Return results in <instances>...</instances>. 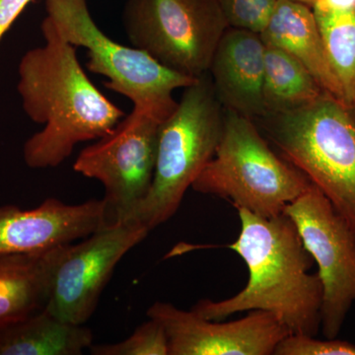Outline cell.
Wrapping results in <instances>:
<instances>
[{"instance_id":"cell-1","label":"cell","mask_w":355,"mask_h":355,"mask_svg":"<svg viewBox=\"0 0 355 355\" xmlns=\"http://www.w3.org/2000/svg\"><path fill=\"white\" fill-rule=\"evenodd\" d=\"M41 30L46 43L28 51L18 69L23 109L34 123L44 125L23 148L32 169L58 167L77 144L102 139L125 118L84 71L76 46L46 16Z\"/></svg>"},{"instance_id":"cell-4","label":"cell","mask_w":355,"mask_h":355,"mask_svg":"<svg viewBox=\"0 0 355 355\" xmlns=\"http://www.w3.org/2000/svg\"><path fill=\"white\" fill-rule=\"evenodd\" d=\"M311 184L302 172L275 153L254 121L224 109L216 154L191 188L270 218L284 214Z\"/></svg>"},{"instance_id":"cell-14","label":"cell","mask_w":355,"mask_h":355,"mask_svg":"<svg viewBox=\"0 0 355 355\" xmlns=\"http://www.w3.org/2000/svg\"><path fill=\"white\" fill-rule=\"evenodd\" d=\"M261 37L266 46L279 48L296 58L324 91L345 103L311 7L291 0H277Z\"/></svg>"},{"instance_id":"cell-9","label":"cell","mask_w":355,"mask_h":355,"mask_svg":"<svg viewBox=\"0 0 355 355\" xmlns=\"http://www.w3.org/2000/svg\"><path fill=\"white\" fill-rule=\"evenodd\" d=\"M161 123L132 109L108 135L77 156L74 171L104 186L107 225L132 221L150 190Z\"/></svg>"},{"instance_id":"cell-20","label":"cell","mask_w":355,"mask_h":355,"mask_svg":"<svg viewBox=\"0 0 355 355\" xmlns=\"http://www.w3.org/2000/svg\"><path fill=\"white\" fill-rule=\"evenodd\" d=\"M229 27L261 34L272 17L277 0H217Z\"/></svg>"},{"instance_id":"cell-21","label":"cell","mask_w":355,"mask_h":355,"mask_svg":"<svg viewBox=\"0 0 355 355\" xmlns=\"http://www.w3.org/2000/svg\"><path fill=\"white\" fill-rule=\"evenodd\" d=\"M275 355H355V345L336 338L291 334L277 345Z\"/></svg>"},{"instance_id":"cell-7","label":"cell","mask_w":355,"mask_h":355,"mask_svg":"<svg viewBox=\"0 0 355 355\" xmlns=\"http://www.w3.org/2000/svg\"><path fill=\"white\" fill-rule=\"evenodd\" d=\"M123 24L135 48L193 78L209 73L229 27L217 0H127Z\"/></svg>"},{"instance_id":"cell-11","label":"cell","mask_w":355,"mask_h":355,"mask_svg":"<svg viewBox=\"0 0 355 355\" xmlns=\"http://www.w3.org/2000/svg\"><path fill=\"white\" fill-rule=\"evenodd\" d=\"M146 315L165 331L169 355H272L291 335L275 315L261 310L249 311L236 321H211L157 301Z\"/></svg>"},{"instance_id":"cell-18","label":"cell","mask_w":355,"mask_h":355,"mask_svg":"<svg viewBox=\"0 0 355 355\" xmlns=\"http://www.w3.org/2000/svg\"><path fill=\"white\" fill-rule=\"evenodd\" d=\"M324 92L326 91L296 58L266 44L263 102L266 114L300 108Z\"/></svg>"},{"instance_id":"cell-15","label":"cell","mask_w":355,"mask_h":355,"mask_svg":"<svg viewBox=\"0 0 355 355\" xmlns=\"http://www.w3.org/2000/svg\"><path fill=\"white\" fill-rule=\"evenodd\" d=\"M92 345L90 329L64 321L46 308L0 326V355H80Z\"/></svg>"},{"instance_id":"cell-22","label":"cell","mask_w":355,"mask_h":355,"mask_svg":"<svg viewBox=\"0 0 355 355\" xmlns=\"http://www.w3.org/2000/svg\"><path fill=\"white\" fill-rule=\"evenodd\" d=\"M32 0H0V41Z\"/></svg>"},{"instance_id":"cell-23","label":"cell","mask_w":355,"mask_h":355,"mask_svg":"<svg viewBox=\"0 0 355 355\" xmlns=\"http://www.w3.org/2000/svg\"><path fill=\"white\" fill-rule=\"evenodd\" d=\"M291 1L298 2V3L304 4L312 8L313 6L318 1V0H291Z\"/></svg>"},{"instance_id":"cell-5","label":"cell","mask_w":355,"mask_h":355,"mask_svg":"<svg viewBox=\"0 0 355 355\" xmlns=\"http://www.w3.org/2000/svg\"><path fill=\"white\" fill-rule=\"evenodd\" d=\"M223 127L224 108L207 73L184 88L177 108L161 123L153 184L132 221L151 231L175 216L214 158Z\"/></svg>"},{"instance_id":"cell-10","label":"cell","mask_w":355,"mask_h":355,"mask_svg":"<svg viewBox=\"0 0 355 355\" xmlns=\"http://www.w3.org/2000/svg\"><path fill=\"white\" fill-rule=\"evenodd\" d=\"M284 214L318 266L323 289L322 333L336 338L355 303V231L313 183Z\"/></svg>"},{"instance_id":"cell-12","label":"cell","mask_w":355,"mask_h":355,"mask_svg":"<svg viewBox=\"0 0 355 355\" xmlns=\"http://www.w3.org/2000/svg\"><path fill=\"white\" fill-rule=\"evenodd\" d=\"M107 225L104 200L67 205L44 200L35 209L0 207V254H40L79 241Z\"/></svg>"},{"instance_id":"cell-16","label":"cell","mask_w":355,"mask_h":355,"mask_svg":"<svg viewBox=\"0 0 355 355\" xmlns=\"http://www.w3.org/2000/svg\"><path fill=\"white\" fill-rule=\"evenodd\" d=\"M48 252L0 254V326L46 307L50 282Z\"/></svg>"},{"instance_id":"cell-13","label":"cell","mask_w":355,"mask_h":355,"mask_svg":"<svg viewBox=\"0 0 355 355\" xmlns=\"http://www.w3.org/2000/svg\"><path fill=\"white\" fill-rule=\"evenodd\" d=\"M266 44L261 34L228 27L209 72L222 107L253 121L266 116L263 72Z\"/></svg>"},{"instance_id":"cell-8","label":"cell","mask_w":355,"mask_h":355,"mask_svg":"<svg viewBox=\"0 0 355 355\" xmlns=\"http://www.w3.org/2000/svg\"><path fill=\"white\" fill-rule=\"evenodd\" d=\"M150 231L137 221L110 224L80 242L48 252L46 309L64 321L84 324L94 314L114 268Z\"/></svg>"},{"instance_id":"cell-19","label":"cell","mask_w":355,"mask_h":355,"mask_svg":"<svg viewBox=\"0 0 355 355\" xmlns=\"http://www.w3.org/2000/svg\"><path fill=\"white\" fill-rule=\"evenodd\" d=\"M89 350L92 355H169V343L162 327L148 318L125 340L104 345L93 343Z\"/></svg>"},{"instance_id":"cell-2","label":"cell","mask_w":355,"mask_h":355,"mask_svg":"<svg viewBox=\"0 0 355 355\" xmlns=\"http://www.w3.org/2000/svg\"><path fill=\"white\" fill-rule=\"evenodd\" d=\"M241 230L228 248L241 257L249 270L247 286L221 301L202 299L193 312L211 321L236 313H272L291 334L316 336L321 329L323 289L297 229L286 214L261 217L239 209Z\"/></svg>"},{"instance_id":"cell-3","label":"cell","mask_w":355,"mask_h":355,"mask_svg":"<svg viewBox=\"0 0 355 355\" xmlns=\"http://www.w3.org/2000/svg\"><path fill=\"white\" fill-rule=\"evenodd\" d=\"M254 121L355 231V110L324 92L300 108Z\"/></svg>"},{"instance_id":"cell-6","label":"cell","mask_w":355,"mask_h":355,"mask_svg":"<svg viewBox=\"0 0 355 355\" xmlns=\"http://www.w3.org/2000/svg\"><path fill=\"white\" fill-rule=\"evenodd\" d=\"M44 8L65 41L87 50L89 71L106 77L107 88L161 123L177 108L173 92L198 79L168 69L146 51L109 38L91 16L87 0H46Z\"/></svg>"},{"instance_id":"cell-17","label":"cell","mask_w":355,"mask_h":355,"mask_svg":"<svg viewBox=\"0 0 355 355\" xmlns=\"http://www.w3.org/2000/svg\"><path fill=\"white\" fill-rule=\"evenodd\" d=\"M312 10L343 101L355 110V0H318Z\"/></svg>"}]
</instances>
